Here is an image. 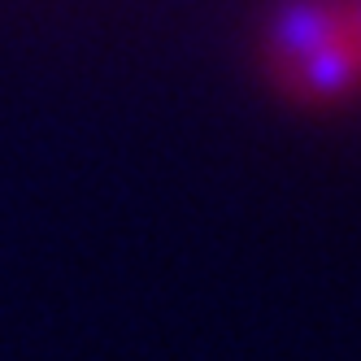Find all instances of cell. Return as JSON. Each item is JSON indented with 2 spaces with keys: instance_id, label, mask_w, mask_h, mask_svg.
Returning a JSON list of instances; mask_svg holds the SVG:
<instances>
[{
  "instance_id": "obj_1",
  "label": "cell",
  "mask_w": 361,
  "mask_h": 361,
  "mask_svg": "<svg viewBox=\"0 0 361 361\" xmlns=\"http://www.w3.org/2000/svg\"><path fill=\"white\" fill-rule=\"evenodd\" d=\"M252 70L266 96L300 118L361 114V0H266Z\"/></svg>"
}]
</instances>
